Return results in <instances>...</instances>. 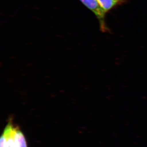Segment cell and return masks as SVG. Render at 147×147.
Here are the masks:
<instances>
[{
	"label": "cell",
	"instance_id": "1",
	"mask_svg": "<svg viewBox=\"0 0 147 147\" xmlns=\"http://www.w3.org/2000/svg\"><path fill=\"white\" fill-rule=\"evenodd\" d=\"M87 8L94 13L99 21L101 31H108V29L105 21L106 13L100 6L97 0H80Z\"/></svg>",
	"mask_w": 147,
	"mask_h": 147
},
{
	"label": "cell",
	"instance_id": "2",
	"mask_svg": "<svg viewBox=\"0 0 147 147\" xmlns=\"http://www.w3.org/2000/svg\"><path fill=\"white\" fill-rule=\"evenodd\" d=\"M97 1L106 13L117 6L121 5L126 2V0H97Z\"/></svg>",
	"mask_w": 147,
	"mask_h": 147
},
{
	"label": "cell",
	"instance_id": "3",
	"mask_svg": "<svg viewBox=\"0 0 147 147\" xmlns=\"http://www.w3.org/2000/svg\"><path fill=\"white\" fill-rule=\"evenodd\" d=\"M13 136L16 147H28L24 134L18 127L13 126Z\"/></svg>",
	"mask_w": 147,
	"mask_h": 147
},
{
	"label": "cell",
	"instance_id": "4",
	"mask_svg": "<svg viewBox=\"0 0 147 147\" xmlns=\"http://www.w3.org/2000/svg\"><path fill=\"white\" fill-rule=\"evenodd\" d=\"M6 137L4 133L3 132L1 138L0 147H6Z\"/></svg>",
	"mask_w": 147,
	"mask_h": 147
}]
</instances>
